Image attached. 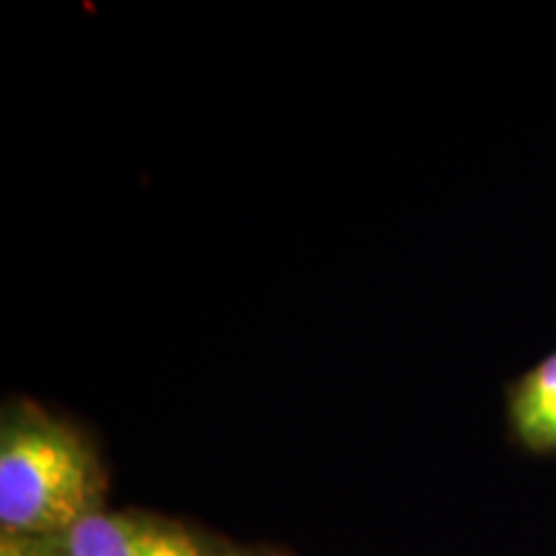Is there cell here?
I'll return each mask as SVG.
<instances>
[{
	"label": "cell",
	"instance_id": "obj_2",
	"mask_svg": "<svg viewBox=\"0 0 556 556\" xmlns=\"http://www.w3.org/2000/svg\"><path fill=\"white\" fill-rule=\"evenodd\" d=\"M65 556H291L144 507H106L60 536Z\"/></svg>",
	"mask_w": 556,
	"mask_h": 556
},
{
	"label": "cell",
	"instance_id": "obj_4",
	"mask_svg": "<svg viewBox=\"0 0 556 556\" xmlns=\"http://www.w3.org/2000/svg\"><path fill=\"white\" fill-rule=\"evenodd\" d=\"M0 556H65L60 536H3Z\"/></svg>",
	"mask_w": 556,
	"mask_h": 556
},
{
	"label": "cell",
	"instance_id": "obj_3",
	"mask_svg": "<svg viewBox=\"0 0 556 556\" xmlns=\"http://www.w3.org/2000/svg\"><path fill=\"white\" fill-rule=\"evenodd\" d=\"M505 433L531 456H556V348L503 389Z\"/></svg>",
	"mask_w": 556,
	"mask_h": 556
},
{
	"label": "cell",
	"instance_id": "obj_1",
	"mask_svg": "<svg viewBox=\"0 0 556 556\" xmlns=\"http://www.w3.org/2000/svg\"><path fill=\"white\" fill-rule=\"evenodd\" d=\"M111 475L86 426L31 397L0 407V533L65 536L109 507Z\"/></svg>",
	"mask_w": 556,
	"mask_h": 556
}]
</instances>
